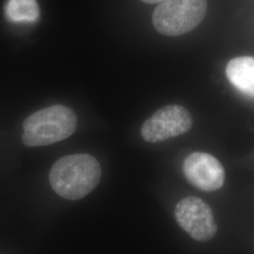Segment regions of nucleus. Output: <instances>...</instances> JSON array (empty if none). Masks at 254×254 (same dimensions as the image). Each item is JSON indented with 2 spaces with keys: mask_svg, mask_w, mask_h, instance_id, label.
<instances>
[{
  "mask_svg": "<svg viewBox=\"0 0 254 254\" xmlns=\"http://www.w3.org/2000/svg\"><path fill=\"white\" fill-rule=\"evenodd\" d=\"M142 2H145V3H148V4H155V3H160V2H162L164 0H141Z\"/></svg>",
  "mask_w": 254,
  "mask_h": 254,
  "instance_id": "obj_9",
  "label": "nucleus"
},
{
  "mask_svg": "<svg viewBox=\"0 0 254 254\" xmlns=\"http://www.w3.org/2000/svg\"><path fill=\"white\" fill-rule=\"evenodd\" d=\"M174 217L179 226L197 241L207 242L217 234L213 211L200 198L190 196L180 200L174 209Z\"/></svg>",
  "mask_w": 254,
  "mask_h": 254,
  "instance_id": "obj_4",
  "label": "nucleus"
},
{
  "mask_svg": "<svg viewBox=\"0 0 254 254\" xmlns=\"http://www.w3.org/2000/svg\"><path fill=\"white\" fill-rule=\"evenodd\" d=\"M5 12L13 23H34L40 14L36 0H9Z\"/></svg>",
  "mask_w": 254,
  "mask_h": 254,
  "instance_id": "obj_8",
  "label": "nucleus"
},
{
  "mask_svg": "<svg viewBox=\"0 0 254 254\" xmlns=\"http://www.w3.org/2000/svg\"><path fill=\"white\" fill-rule=\"evenodd\" d=\"M77 125L73 110L64 106L41 109L26 119L23 125V143L28 147L53 144L72 136Z\"/></svg>",
  "mask_w": 254,
  "mask_h": 254,
  "instance_id": "obj_2",
  "label": "nucleus"
},
{
  "mask_svg": "<svg viewBox=\"0 0 254 254\" xmlns=\"http://www.w3.org/2000/svg\"><path fill=\"white\" fill-rule=\"evenodd\" d=\"M207 0H164L153 13L154 28L165 36L186 34L205 17Z\"/></svg>",
  "mask_w": 254,
  "mask_h": 254,
  "instance_id": "obj_3",
  "label": "nucleus"
},
{
  "mask_svg": "<svg viewBox=\"0 0 254 254\" xmlns=\"http://www.w3.org/2000/svg\"><path fill=\"white\" fill-rule=\"evenodd\" d=\"M192 125V117L188 109L171 105L158 109L152 117L146 120L140 134L147 142L156 143L186 134Z\"/></svg>",
  "mask_w": 254,
  "mask_h": 254,
  "instance_id": "obj_5",
  "label": "nucleus"
},
{
  "mask_svg": "<svg viewBox=\"0 0 254 254\" xmlns=\"http://www.w3.org/2000/svg\"><path fill=\"white\" fill-rule=\"evenodd\" d=\"M183 173L193 187L206 192L218 190L225 181L223 166L207 153L196 152L188 155L183 163Z\"/></svg>",
  "mask_w": 254,
  "mask_h": 254,
  "instance_id": "obj_6",
  "label": "nucleus"
},
{
  "mask_svg": "<svg viewBox=\"0 0 254 254\" xmlns=\"http://www.w3.org/2000/svg\"><path fill=\"white\" fill-rule=\"evenodd\" d=\"M226 75L236 89L254 98V57H238L231 60L226 67Z\"/></svg>",
  "mask_w": 254,
  "mask_h": 254,
  "instance_id": "obj_7",
  "label": "nucleus"
},
{
  "mask_svg": "<svg viewBox=\"0 0 254 254\" xmlns=\"http://www.w3.org/2000/svg\"><path fill=\"white\" fill-rule=\"evenodd\" d=\"M101 166L95 157L88 154L66 155L55 162L49 173L53 190L69 200H81L99 184Z\"/></svg>",
  "mask_w": 254,
  "mask_h": 254,
  "instance_id": "obj_1",
  "label": "nucleus"
}]
</instances>
